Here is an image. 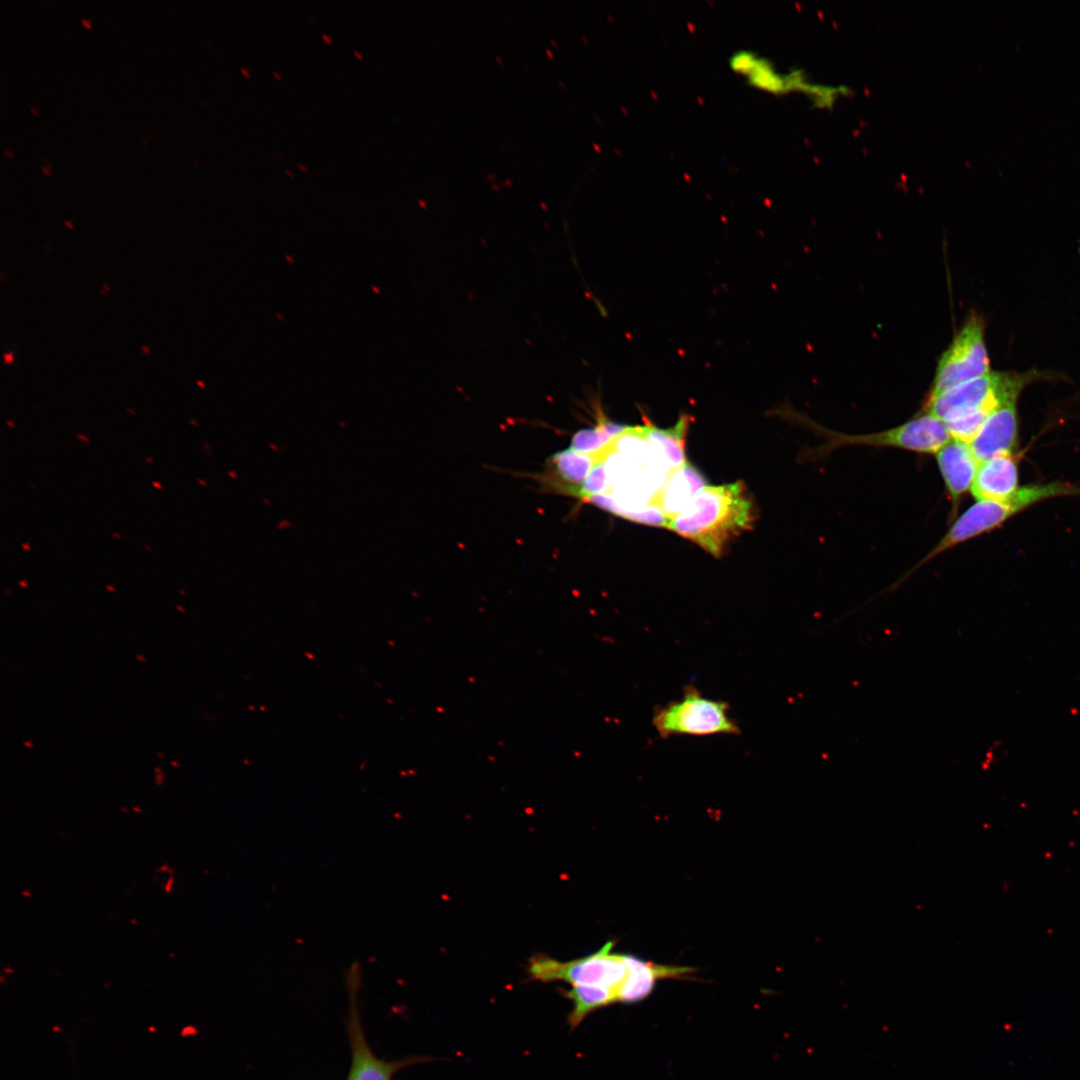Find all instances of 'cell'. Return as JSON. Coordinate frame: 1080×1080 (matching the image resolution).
<instances>
[{"instance_id": "6da1fadb", "label": "cell", "mask_w": 1080, "mask_h": 1080, "mask_svg": "<svg viewBox=\"0 0 1080 1080\" xmlns=\"http://www.w3.org/2000/svg\"><path fill=\"white\" fill-rule=\"evenodd\" d=\"M754 521L753 504L741 481L702 489L671 519L669 529L715 557Z\"/></svg>"}, {"instance_id": "7a4b0ae2", "label": "cell", "mask_w": 1080, "mask_h": 1080, "mask_svg": "<svg viewBox=\"0 0 1080 1080\" xmlns=\"http://www.w3.org/2000/svg\"><path fill=\"white\" fill-rule=\"evenodd\" d=\"M803 424L823 439L822 444L812 449L809 454L814 460L826 458L835 450L850 446L896 448L935 454L951 439L943 421L923 411L899 426L872 433L837 432L808 418H804Z\"/></svg>"}, {"instance_id": "3957f363", "label": "cell", "mask_w": 1080, "mask_h": 1080, "mask_svg": "<svg viewBox=\"0 0 1080 1080\" xmlns=\"http://www.w3.org/2000/svg\"><path fill=\"white\" fill-rule=\"evenodd\" d=\"M1039 379H1041V373L1036 371L1025 373L991 371L937 396L927 398L922 411L935 416L943 423L969 415L989 416L1001 405L1017 401L1022 390Z\"/></svg>"}, {"instance_id": "277c9868", "label": "cell", "mask_w": 1080, "mask_h": 1080, "mask_svg": "<svg viewBox=\"0 0 1080 1080\" xmlns=\"http://www.w3.org/2000/svg\"><path fill=\"white\" fill-rule=\"evenodd\" d=\"M652 724L661 738L740 733L729 704L706 698L693 685L685 687L681 699L657 707Z\"/></svg>"}, {"instance_id": "5b68a950", "label": "cell", "mask_w": 1080, "mask_h": 1080, "mask_svg": "<svg viewBox=\"0 0 1080 1080\" xmlns=\"http://www.w3.org/2000/svg\"><path fill=\"white\" fill-rule=\"evenodd\" d=\"M613 941L586 957L559 961L544 955L530 959L528 974L542 982L564 981L572 985H595L611 990L617 997L628 976L623 954L612 953Z\"/></svg>"}, {"instance_id": "8992f818", "label": "cell", "mask_w": 1080, "mask_h": 1080, "mask_svg": "<svg viewBox=\"0 0 1080 1080\" xmlns=\"http://www.w3.org/2000/svg\"><path fill=\"white\" fill-rule=\"evenodd\" d=\"M729 65L754 88L776 95L800 92L818 108H831L849 91L846 86L815 83L801 70L783 72L768 58L747 49L736 51Z\"/></svg>"}, {"instance_id": "52a82bcc", "label": "cell", "mask_w": 1080, "mask_h": 1080, "mask_svg": "<svg viewBox=\"0 0 1080 1080\" xmlns=\"http://www.w3.org/2000/svg\"><path fill=\"white\" fill-rule=\"evenodd\" d=\"M990 372L984 320L972 313L939 358L927 398Z\"/></svg>"}, {"instance_id": "ba28073f", "label": "cell", "mask_w": 1080, "mask_h": 1080, "mask_svg": "<svg viewBox=\"0 0 1080 1080\" xmlns=\"http://www.w3.org/2000/svg\"><path fill=\"white\" fill-rule=\"evenodd\" d=\"M357 975H350V1014L347 1032L351 1048V1065L346 1080H392L393 1075L402 1068L424 1059L409 1058L399 1061H385L374 1054L369 1046L361 1025L357 1003Z\"/></svg>"}, {"instance_id": "9c48e42d", "label": "cell", "mask_w": 1080, "mask_h": 1080, "mask_svg": "<svg viewBox=\"0 0 1080 1080\" xmlns=\"http://www.w3.org/2000/svg\"><path fill=\"white\" fill-rule=\"evenodd\" d=\"M935 457L951 504L950 519L954 520L963 496L971 489L979 461L968 443L955 439L943 445Z\"/></svg>"}, {"instance_id": "30bf717a", "label": "cell", "mask_w": 1080, "mask_h": 1080, "mask_svg": "<svg viewBox=\"0 0 1080 1080\" xmlns=\"http://www.w3.org/2000/svg\"><path fill=\"white\" fill-rule=\"evenodd\" d=\"M1017 401L992 412L969 443L979 463L1003 454H1014L1018 441Z\"/></svg>"}, {"instance_id": "8fae6325", "label": "cell", "mask_w": 1080, "mask_h": 1080, "mask_svg": "<svg viewBox=\"0 0 1080 1080\" xmlns=\"http://www.w3.org/2000/svg\"><path fill=\"white\" fill-rule=\"evenodd\" d=\"M628 976L622 985L618 1002L635 1003L647 998L660 979H682L695 969L687 966L663 965L646 961L633 955L623 954Z\"/></svg>"}, {"instance_id": "7c38bea8", "label": "cell", "mask_w": 1080, "mask_h": 1080, "mask_svg": "<svg viewBox=\"0 0 1080 1080\" xmlns=\"http://www.w3.org/2000/svg\"><path fill=\"white\" fill-rule=\"evenodd\" d=\"M971 493L977 501H1004L1018 490V463L1014 454H1003L979 463Z\"/></svg>"}, {"instance_id": "4fadbf2b", "label": "cell", "mask_w": 1080, "mask_h": 1080, "mask_svg": "<svg viewBox=\"0 0 1080 1080\" xmlns=\"http://www.w3.org/2000/svg\"><path fill=\"white\" fill-rule=\"evenodd\" d=\"M706 487L703 475L690 463L668 472L649 504L659 507L671 519L683 511Z\"/></svg>"}, {"instance_id": "5bb4252c", "label": "cell", "mask_w": 1080, "mask_h": 1080, "mask_svg": "<svg viewBox=\"0 0 1080 1080\" xmlns=\"http://www.w3.org/2000/svg\"><path fill=\"white\" fill-rule=\"evenodd\" d=\"M690 421L686 415L669 428H659L653 424L640 426L643 437L663 456L672 469L687 463L685 439Z\"/></svg>"}, {"instance_id": "9a60e30c", "label": "cell", "mask_w": 1080, "mask_h": 1080, "mask_svg": "<svg viewBox=\"0 0 1080 1080\" xmlns=\"http://www.w3.org/2000/svg\"><path fill=\"white\" fill-rule=\"evenodd\" d=\"M565 996L573 1004L568 1016L571 1029L579 1026L590 1013L617 1002L611 990L595 985H572L571 989L565 991Z\"/></svg>"}, {"instance_id": "2e32d148", "label": "cell", "mask_w": 1080, "mask_h": 1080, "mask_svg": "<svg viewBox=\"0 0 1080 1080\" xmlns=\"http://www.w3.org/2000/svg\"><path fill=\"white\" fill-rule=\"evenodd\" d=\"M551 460L558 478L563 482L560 486L574 496L595 463L592 453H579L569 448L554 454Z\"/></svg>"}, {"instance_id": "e0dca14e", "label": "cell", "mask_w": 1080, "mask_h": 1080, "mask_svg": "<svg viewBox=\"0 0 1080 1080\" xmlns=\"http://www.w3.org/2000/svg\"><path fill=\"white\" fill-rule=\"evenodd\" d=\"M629 428L628 425L618 424L600 415L596 426L581 429L573 435L569 449L579 453H595L607 447Z\"/></svg>"}, {"instance_id": "ac0fdd59", "label": "cell", "mask_w": 1080, "mask_h": 1080, "mask_svg": "<svg viewBox=\"0 0 1080 1080\" xmlns=\"http://www.w3.org/2000/svg\"><path fill=\"white\" fill-rule=\"evenodd\" d=\"M627 519L637 523L666 528L669 527L671 522V518L653 504H648L640 510L632 512Z\"/></svg>"}, {"instance_id": "d6986e66", "label": "cell", "mask_w": 1080, "mask_h": 1080, "mask_svg": "<svg viewBox=\"0 0 1080 1080\" xmlns=\"http://www.w3.org/2000/svg\"><path fill=\"white\" fill-rule=\"evenodd\" d=\"M81 23H82V24H83V25H84L85 27H87V28H91V24H90V23H91V18H89V19H85V18H82V19H81Z\"/></svg>"}, {"instance_id": "ffe728a7", "label": "cell", "mask_w": 1080, "mask_h": 1080, "mask_svg": "<svg viewBox=\"0 0 1080 1080\" xmlns=\"http://www.w3.org/2000/svg\"><path fill=\"white\" fill-rule=\"evenodd\" d=\"M76 436L86 443H90L89 439L82 434H76Z\"/></svg>"}, {"instance_id": "44dd1931", "label": "cell", "mask_w": 1080, "mask_h": 1080, "mask_svg": "<svg viewBox=\"0 0 1080 1080\" xmlns=\"http://www.w3.org/2000/svg\"><path fill=\"white\" fill-rule=\"evenodd\" d=\"M152 485L157 489H163L160 482L154 481V482H152Z\"/></svg>"}, {"instance_id": "7402d4cb", "label": "cell", "mask_w": 1080, "mask_h": 1080, "mask_svg": "<svg viewBox=\"0 0 1080 1080\" xmlns=\"http://www.w3.org/2000/svg\"><path fill=\"white\" fill-rule=\"evenodd\" d=\"M22 548H23L24 550H26V551H30V550H31V548H30V546H29V543H23V544H22Z\"/></svg>"}, {"instance_id": "603a6c76", "label": "cell", "mask_w": 1080, "mask_h": 1080, "mask_svg": "<svg viewBox=\"0 0 1080 1080\" xmlns=\"http://www.w3.org/2000/svg\"><path fill=\"white\" fill-rule=\"evenodd\" d=\"M322 37L325 39L326 42L331 43V37L329 35L327 36L326 34H322Z\"/></svg>"}, {"instance_id": "cb8c5ba5", "label": "cell", "mask_w": 1080, "mask_h": 1080, "mask_svg": "<svg viewBox=\"0 0 1080 1080\" xmlns=\"http://www.w3.org/2000/svg\"><path fill=\"white\" fill-rule=\"evenodd\" d=\"M42 171L45 172L47 175H50V168L43 166Z\"/></svg>"}, {"instance_id": "d4e9b609", "label": "cell", "mask_w": 1080, "mask_h": 1080, "mask_svg": "<svg viewBox=\"0 0 1080 1080\" xmlns=\"http://www.w3.org/2000/svg\"><path fill=\"white\" fill-rule=\"evenodd\" d=\"M151 462H153V456H150V457H148V458L146 459V463H147V464H149V463H151Z\"/></svg>"}, {"instance_id": "484cf974", "label": "cell", "mask_w": 1080, "mask_h": 1080, "mask_svg": "<svg viewBox=\"0 0 1080 1080\" xmlns=\"http://www.w3.org/2000/svg\"><path fill=\"white\" fill-rule=\"evenodd\" d=\"M111 535L115 538L121 539V536L118 533L113 532L111 533Z\"/></svg>"}, {"instance_id": "4316f807", "label": "cell", "mask_w": 1080, "mask_h": 1080, "mask_svg": "<svg viewBox=\"0 0 1080 1080\" xmlns=\"http://www.w3.org/2000/svg\"><path fill=\"white\" fill-rule=\"evenodd\" d=\"M241 71H242V72H243V73H244L245 75L249 76V73L247 72V70H245V69L241 68Z\"/></svg>"}, {"instance_id": "83f0119b", "label": "cell", "mask_w": 1080, "mask_h": 1080, "mask_svg": "<svg viewBox=\"0 0 1080 1080\" xmlns=\"http://www.w3.org/2000/svg\"><path fill=\"white\" fill-rule=\"evenodd\" d=\"M354 53H355L356 55H358V58H362V56H361L362 54H361V53H358L357 51H354Z\"/></svg>"}, {"instance_id": "f1b7e54d", "label": "cell", "mask_w": 1080, "mask_h": 1080, "mask_svg": "<svg viewBox=\"0 0 1080 1080\" xmlns=\"http://www.w3.org/2000/svg\"><path fill=\"white\" fill-rule=\"evenodd\" d=\"M144 547L147 548L149 551H152V548L149 547L148 545L144 544Z\"/></svg>"}, {"instance_id": "f546056e", "label": "cell", "mask_w": 1080, "mask_h": 1080, "mask_svg": "<svg viewBox=\"0 0 1080 1080\" xmlns=\"http://www.w3.org/2000/svg\"><path fill=\"white\" fill-rule=\"evenodd\" d=\"M20 585H21V586H25V587L27 586V585H26V582H25V581H21V582H20Z\"/></svg>"}, {"instance_id": "4dcf8cb0", "label": "cell", "mask_w": 1080, "mask_h": 1080, "mask_svg": "<svg viewBox=\"0 0 1080 1080\" xmlns=\"http://www.w3.org/2000/svg\"><path fill=\"white\" fill-rule=\"evenodd\" d=\"M7 423H8V424H9V425H10L11 427L15 428V425H14V424H13L12 422H7Z\"/></svg>"}]
</instances>
